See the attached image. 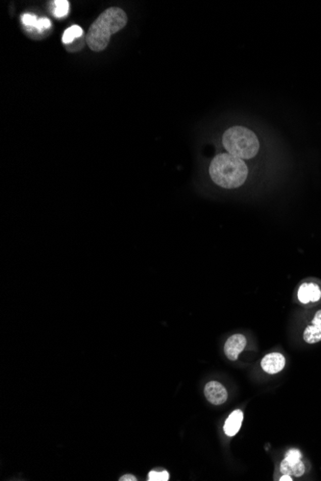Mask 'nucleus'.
I'll use <instances>...</instances> for the list:
<instances>
[{
    "mask_svg": "<svg viewBox=\"0 0 321 481\" xmlns=\"http://www.w3.org/2000/svg\"><path fill=\"white\" fill-rule=\"evenodd\" d=\"M126 23V14L120 8L112 7L104 11L88 29L86 37L88 47L96 52L106 49L111 36L123 29Z\"/></svg>",
    "mask_w": 321,
    "mask_h": 481,
    "instance_id": "obj_1",
    "label": "nucleus"
},
{
    "mask_svg": "<svg viewBox=\"0 0 321 481\" xmlns=\"http://www.w3.org/2000/svg\"><path fill=\"white\" fill-rule=\"evenodd\" d=\"M214 183L224 188H237L244 184L248 169L244 161L229 154L217 155L209 168Z\"/></svg>",
    "mask_w": 321,
    "mask_h": 481,
    "instance_id": "obj_2",
    "label": "nucleus"
},
{
    "mask_svg": "<svg viewBox=\"0 0 321 481\" xmlns=\"http://www.w3.org/2000/svg\"><path fill=\"white\" fill-rule=\"evenodd\" d=\"M222 143L229 154L242 160L254 158L260 149L257 135L242 126L228 129L222 136Z\"/></svg>",
    "mask_w": 321,
    "mask_h": 481,
    "instance_id": "obj_3",
    "label": "nucleus"
},
{
    "mask_svg": "<svg viewBox=\"0 0 321 481\" xmlns=\"http://www.w3.org/2000/svg\"><path fill=\"white\" fill-rule=\"evenodd\" d=\"M206 399L214 405L222 404L227 401L228 393L223 385L217 381H210L205 386Z\"/></svg>",
    "mask_w": 321,
    "mask_h": 481,
    "instance_id": "obj_4",
    "label": "nucleus"
},
{
    "mask_svg": "<svg viewBox=\"0 0 321 481\" xmlns=\"http://www.w3.org/2000/svg\"><path fill=\"white\" fill-rule=\"evenodd\" d=\"M246 346V338L243 334H234L228 338L224 345L225 356L229 360L235 361Z\"/></svg>",
    "mask_w": 321,
    "mask_h": 481,
    "instance_id": "obj_5",
    "label": "nucleus"
},
{
    "mask_svg": "<svg viewBox=\"0 0 321 481\" xmlns=\"http://www.w3.org/2000/svg\"><path fill=\"white\" fill-rule=\"evenodd\" d=\"M261 365L263 368V371L266 372L267 374L274 375L279 372H281L286 365V359L285 356L282 354L279 353H272L269 355H266L263 358Z\"/></svg>",
    "mask_w": 321,
    "mask_h": 481,
    "instance_id": "obj_6",
    "label": "nucleus"
},
{
    "mask_svg": "<svg viewBox=\"0 0 321 481\" xmlns=\"http://www.w3.org/2000/svg\"><path fill=\"white\" fill-rule=\"evenodd\" d=\"M297 297L302 304L315 303L321 298L319 286L315 283H303L298 289Z\"/></svg>",
    "mask_w": 321,
    "mask_h": 481,
    "instance_id": "obj_7",
    "label": "nucleus"
},
{
    "mask_svg": "<svg viewBox=\"0 0 321 481\" xmlns=\"http://www.w3.org/2000/svg\"><path fill=\"white\" fill-rule=\"evenodd\" d=\"M244 420V413L242 410H234L232 413L229 415L226 422L224 423V432L227 436H235L239 432L242 423Z\"/></svg>",
    "mask_w": 321,
    "mask_h": 481,
    "instance_id": "obj_8",
    "label": "nucleus"
},
{
    "mask_svg": "<svg viewBox=\"0 0 321 481\" xmlns=\"http://www.w3.org/2000/svg\"><path fill=\"white\" fill-rule=\"evenodd\" d=\"M304 340L309 344H315L321 341V327H316L311 324L304 330L303 334Z\"/></svg>",
    "mask_w": 321,
    "mask_h": 481,
    "instance_id": "obj_9",
    "label": "nucleus"
},
{
    "mask_svg": "<svg viewBox=\"0 0 321 481\" xmlns=\"http://www.w3.org/2000/svg\"><path fill=\"white\" fill-rule=\"evenodd\" d=\"M84 34L83 32V29L78 26V25H72L70 26L69 28L65 31L64 35H63V38H62V40L64 43L68 44V43H71L73 41V39H76V38H80L82 37V35Z\"/></svg>",
    "mask_w": 321,
    "mask_h": 481,
    "instance_id": "obj_10",
    "label": "nucleus"
},
{
    "mask_svg": "<svg viewBox=\"0 0 321 481\" xmlns=\"http://www.w3.org/2000/svg\"><path fill=\"white\" fill-rule=\"evenodd\" d=\"M54 3V11L53 14L56 18L61 19L66 17L68 14L69 11V2L67 0H56L53 2Z\"/></svg>",
    "mask_w": 321,
    "mask_h": 481,
    "instance_id": "obj_11",
    "label": "nucleus"
},
{
    "mask_svg": "<svg viewBox=\"0 0 321 481\" xmlns=\"http://www.w3.org/2000/svg\"><path fill=\"white\" fill-rule=\"evenodd\" d=\"M38 18L33 15V14H29V13H26V14H23L21 16V21L22 23L26 26V27H29L31 29H35L36 25H37V22H38Z\"/></svg>",
    "mask_w": 321,
    "mask_h": 481,
    "instance_id": "obj_12",
    "label": "nucleus"
},
{
    "mask_svg": "<svg viewBox=\"0 0 321 481\" xmlns=\"http://www.w3.org/2000/svg\"><path fill=\"white\" fill-rule=\"evenodd\" d=\"M148 476H149L148 480L150 481H167L169 479V473L166 471H151L149 472Z\"/></svg>",
    "mask_w": 321,
    "mask_h": 481,
    "instance_id": "obj_13",
    "label": "nucleus"
},
{
    "mask_svg": "<svg viewBox=\"0 0 321 481\" xmlns=\"http://www.w3.org/2000/svg\"><path fill=\"white\" fill-rule=\"evenodd\" d=\"M291 466H292V475L293 476L299 477L305 473V470H306L305 465L301 460L293 462V463L291 462Z\"/></svg>",
    "mask_w": 321,
    "mask_h": 481,
    "instance_id": "obj_14",
    "label": "nucleus"
},
{
    "mask_svg": "<svg viewBox=\"0 0 321 481\" xmlns=\"http://www.w3.org/2000/svg\"><path fill=\"white\" fill-rule=\"evenodd\" d=\"M302 454L300 451L298 450H295V449H292V450H290L289 452L286 453V459L289 460L290 462H296L298 460H301Z\"/></svg>",
    "mask_w": 321,
    "mask_h": 481,
    "instance_id": "obj_15",
    "label": "nucleus"
},
{
    "mask_svg": "<svg viewBox=\"0 0 321 481\" xmlns=\"http://www.w3.org/2000/svg\"><path fill=\"white\" fill-rule=\"evenodd\" d=\"M50 26H51V21L47 18H41V19L38 20L35 29L38 30L39 32H41V31L49 29Z\"/></svg>",
    "mask_w": 321,
    "mask_h": 481,
    "instance_id": "obj_16",
    "label": "nucleus"
},
{
    "mask_svg": "<svg viewBox=\"0 0 321 481\" xmlns=\"http://www.w3.org/2000/svg\"><path fill=\"white\" fill-rule=\"evenodd\" d=\"M311 324L314 325V326H316V327H321V310H318V311L315 313L314 317H313L312 321H311Z\"/></svg>",
    "mask_w": 321,
    "mask_h": 481,
    "instance_id": "obj_17",
    "label": "nucleus"
},
{
    "mask_svg": "<svg viewBox=\"0 0 321 481\" xmlns=\"http://www.w3.org/2000/svg\"><path fill=\"white\" fill-rule=\"evenodd\" d=\"M120 481H136V477L131 475V474H126V475H123L120 479Z\"/></svg>",
    "mask_w": 321,
    "mask_h": 481,
    "instance_id": "obj_18",
    "label": "nucleus"
},
{
    "mask_svg": "<svg viewBox=\"0 0 321 481\" xmlns=\"http://www.w3.org/2000/svg\"><path fill=\"white\" fill-rule=\"evenodd\" d=\"M280 480L281 481H292V475L290 474H283L282 476L280 477Z\"/></svg>",
    "mask_w": 321,
    "mask_h": 481,
    "instance_id": "obj_19",
    "label": "nucleus"
}]
</instances>
